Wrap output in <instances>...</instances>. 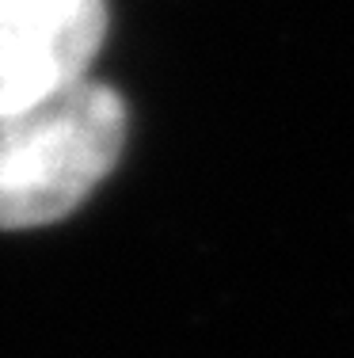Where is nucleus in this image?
Instances as JSON below:
<instances>
[{
	"label": "nucleus",
	"instance_id": "nucleus-2",
	"mask_svg": "<svg viewBox=\"0 0 354 358\" xmlns=\"http://www.w3.org/2000/svg\"><path fill=\"white\" fill-rule=\"evenodd\" d=\"M103 35V0H0V110L88 80Z\"/></svg>",
	"mask_w": 354,
	"mask_h": 358
},
{
	"label": "nucleus",
	"instance_id": "nucleus-1",
	"mask_svg": "<svg viewBox=\"0 0 354 358\" xmlns=\"http://www.w3.org/2000/svg\"><path fill=\"white\" fill-rule=\"evenodd\" d=\"M126 107L96 76L0 110V229H38L69 217L115 168Z\"/></svg>",
	"mask_w": 354,
	"mask_h": 358
}]
</instances>
